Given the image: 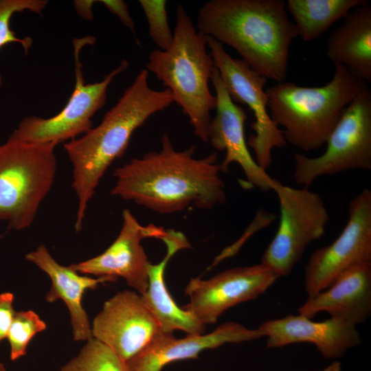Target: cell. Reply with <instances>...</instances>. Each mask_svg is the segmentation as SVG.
Instances as JSON below:
<instances>
[{
	"label": "cell",
	"mask_w": 371,
	"mask_h": 371,
	"mask_svg": "<svg viewBox=\"0 0 371 371\" xmlns=\"http://www.w3.org/2000/svg\"><path fill=\"white\" fill-rule=\"evenodd\" d=\"M195 150V146L178 150L164 135L159 151L133 159L115 170L111 194L163 214L190 205L210 210L224 203L225 186L216 153L196 158Z\"/></svg>",
	"instance_id": "6da1fadb"
},
{
	"label": "cell",
	"mask_w": 371,
	"mask_h": 371,
	"mask_svg": "<svg viewBox=\"0 0 371 371\" xmlns=\"http://www.w3.org/2000/svg\"><path fill=\"white\" fill-rule=\"evenodd\" d=\"M196 29L234 48L252 69L286 81L289 48L298 36L282 0H211L199 10Z\"/></svg>",
	"instance_id": "7a4b0ae2"
},
{
	"label": "cell",
	"mask_w": 371,
	"mask_h": 371,
	"mask_svg": "<svg viewBox=\"0 0 371 371\" xmlns=\"http://www.w3.org/2000/svg\"><path fill=\"white\" fill-rule=\"evenodd\" d=\"M174 102L171 92L148 85L142 69L102 122L80 137L64 144L73 166L72 187L78 198L75 229H82L88 203L110 165L125 153L133 133L153 115Z\"/></svg>",
	"instance_id": "3957f363"
},
{
	"label": "cell",
	"mask_w": 371,
	"mask_h": 371,
	"mask_svg": "<svg viewBox=\"0 0 371 371\" xmlns=\"http://www.w3.org/2000/svg\"><path fill=\"white\" fill-rule=\"evenodd\" d=\"M333 78L321 87L284 81L267 88L268 111L286 143L311 151L324 146L344 109L367 83L344 66L333 63Z\"/></svg>",
	"instance_id": "277c9868"
},
{
	"label": "cell",
	"mask_w": 371,
	"mask_h": 371,
	"mask_svg": "<svg viewBox=\"0 0 371 371\" xmlns=\"http://www.w3.org/2000/svg\"><path fill=\"white\" fill-rule=\"evenodd\" d=\"M173 41L166 50L149 53L146 68L168 89L203 142H208L216 98L209 82L214 67L207 52L206 36L198 31L181 4L176 9Z\"/></svg>",
	"instance_id": "5b68a950"
},
{
	"label": "cell",
	"mask_w": 371,
	"mask_h": 371,
	"mask_svg": "<svg viewBox=\"0 0 371 371\" xmlns=\"http://www.w3.org/2000/svg\"><path fill=\"white\" fill-rule=\"evenodd\" d=\"M56 145L28 143L14 131L0 144V221L9 229L21 230L33 223L54 181Z\"/></svg>",
	"instance_id": "8992f818"
},
{
	"label": "cell",
	"mask_w": 371,
	"mask_h": 371,
	"mask_svg": "<svg viewBox=\"0 0 371 371\" xmlns=\"http://www.w3.org/2000/svg\"><path fill=\"white\" fill-rule=\"evenodd\" d=\"M324 153H295L293 177L306 188L319 177L348 170H371V89L362 90L344 109Z\"/></svg>",
	"instance_id": "52a82bcc"
},
{
	"label": "cell",
	"mask_w": 371,
	"mask_h": 371,
	"mask_svg": "<svg viewBox=\"0 0 371 371\" xmlns=\"http://www.w3.org/2000/svg\"><path fill=\"white\" fill-rule=\"evenodd\" d=\"M273 190L278 198L280 222L260 263L280 277L286 276L306 248L324 235L330 217L321 196L308 188H295L276 180Z\"/></svg>",
	"instance_id": "ba28073f"
},
{
	"label": "cell",
	"mask_w": 371,
	"mask_h": 371,
	"mask_svg": "<svg viewBox=\"0 0 371 371\" xmlns=\"http://www.w3.org/2000/svg\"><path fill=\"white\" fill-rule=\"evenodd\" d=\"M93 36L74 40L76 83L65 107L49 118L30 116L23 118L14 131L21 140L32 144H46L76 139L92 128L91 119L106 102V92L113 79L125 71L128 62L124 59L103 80L86 84L82 71L80 53L86 45L95 43Z\"/></svg>",
	"instance_id": "9c48e42d"
},
{
	"label": "cell",
	"mask_w": 371,
	"mask_h": 371,
	"mask_svg": "<svg viewBox=\"0 0 371 371\" xmlns=\"http://www.w3.org/2000/svg\"><path fill=\"white\" fill-rule=\"evenodd\" d=\"M214 65L231 99L236 104L247 106L255 121L251 124L254 133L247 141L257 164L266 170L272 162L273 148H283L287 143L282 130L271 120L268 111V98L264 90L267 78L252 69L244 60L232 57L223 45L206 36Z\"/></svg>",
	"instance_id": "30bf717a"
},
{
	"label": "cell",
	"mask_w": 371,
	"mask_h": 371,
	"mask_svg": "<svg viewBox=\"0 0 371 371\" xmlns=\"http://www.w3.org/2000/svg\"><path fill=\"white\" fill-rule=\"evenodd\" d=\"M371 261V191L363 189L350 202L348 220L330 245L315 250L305 267L308 297L327 289L346 270Z\"/></svg>",
	"instance_id": "8fae6325"
},
{
	"label": "cell",
	"mask_w": 371,
	"mask_h": 371,
	"mask_svg": "<svg viewBox=\"0 0 371 371\" xmlns=\"http://www.w3.org/2000/svg\"><path fill=\"white\" fill-rule=\"evenodd\" d=\"M280 278L260 263L229 269L208 280L192 278L185 289L190 301L183 308L205 326L214 324L226 310L258 297Z\"/></svg>",
	"instance_id": "7c38bea8"
},
{
	"label": "cell",
	"mask_w": 371,
	"mask_h": 371,
	"mask_svg": "<svg viewBox=\"0 0 371 371\" xmlns=\"http://www.w3.org/2000/svg\"><path fill=\"white\" fill-rule=\"evenodd\" d=\"M93 337L127 362L146 349L162 332L160 324L141 295L118 292L105 302L93 321Z\"/></svg>",
	"instance_id": "4fadbf2b"
},
{
	"label": "cell",
	"mask_w": 371,
	"mask_h": 371,
	"mask_svg": "<svg viewBox=\"0 0 371 371\" xmlns=\"http://www.w3.org/2000/svg\"><path fill=\"white\" fill-rule=\"evenodd\" d=\"M166 229L154 224L144 226L128 209L122 212V225L113 243L101 254L70 267L79 273L123 278L128 286L144 295L148 286V259L142 240L161 239Z\"/></svg>",
	"instance_id": "5bb4252c"
},
{
	"label": "cell",
	"mask_w": 371,
	"mask_h": 371,
	"mask_svg": "<svg viewBox=\"0 0 371 371\" xmlns=\"http://www.w3.org/2000/svg\"><path fill=\"white\" fill-rule=\"evenodd\" d=\"M210 81L215 90L216 105L210 125L208 142L216 150L225 151V159L220 164L221 170L226 172L231 164L237 163L251 186L264 192L273 190L276 179L257 164L248 149L245 136V111L231 99L215 67Z\"/></svg>",
	"instance_id": "9a60e30c"
},
{
	"label": "cell",
	"mask_w": 371,
	"mask_h": 371,
	"mask_svg": "<svg viewBox=\"0 0 371 371\" xmlns=\"http://www.w3.org/2000/svg\"><path fill=\"white\" fill-rule=\"evenodd\" d=\"M258 328L267 337L269 348L308 342L313 344L326 359L341 357L361 342L356 326L331 317L323 322H313L300 314H289L265 321Z\"/></svg>",
	"instance_id": "2e32d148"
},
{
	"label": "cell",
	"mask_w": 371,
	"mask_h": 371,
	"mask_svg": "<svg viewBox=\"0 0 371 371\" xmlns=\"http://www.w3.org/2000/svg\"><path fill=\"white\" fill-rule=\"evenodd\" d=\"M262 337L263 333L258 328L250 329L236 322L223 323L207 335H188L180 339L162 331L146 349L126 363L130 371H161L172 362L196 359L204 350Z\"/></svg>",
	"instance_id": "e0dca14e"
},
{
	"label": "cell",
	"mask_w": 371,
	"mask_h": 371,
	"mask_svg": "<svg viewBox=\"0 0 371 371\" xmlns=\"http://www.w3.org/2000/svg\"><path fill=\"white\" fill-rule=\"evenodd\" d=\"M322 311L355 326L368 319L371 313V261L352 266L327 289L308 297L298 308L299 314L308 318Z\"/></svg>",
	"instance_id": "ac0fdd59"
},
{
	"label": "cell",
	"mask_w": 371,
	"mask_h": 371,
	"mask_svg": "<svg viewBox=\"0 0 371 371\" xmlns=\"http://www.w3.org/2000/svg\"><path fill=\"white\" fill-rule=\"evenodd\" d=\"M25 259L34 263L50 278L52 285L45 299L48 302L62 300L71 317L74 341H88L93 338L89 317L82 305L83 294L87 289H95L100 283L117 279L101 276L93 278L80 275L70 266L58 263L44 245L25 255Z\"/></svg>",
	"instance_id": "d6986e66"
},
{
	"label": "cell",
	"mask_w": 371,
	"mask_h": 371,
	"mask_svg": "<svg viewBox=\"0 0 371 371\" xmlns=\"http://www.w3.org/2000/svg\"><path fill=\"white\" fill-rule=\"evenodd\" d=\"M161 240L166 246V254L159 263L150 265L148 286L146 292L141 295L142 300L158 320L163 332L172 333L180 330L188 335L203 334L205 326L190 313L177 306L164 279L170 259L179 251L190 248V243L182 232L171 229L166 231Z\"/></svg>",
	"instance_id": "ffe728a7"
},
{
	"label": "cell",
	"mask_w": 371,
	"mask_h": 371,
	"mask_svg": "<svg viewBox=\"0 0 371 371\" xmlns=\"http://www.w3.org/2000/svg\"><path fill=\"white\" fill-rule=\"evenodd\" d=\"M327 39L326 54L364 82H371V5L356 7Z\"/></svg>",
	"instance_id": "44dd1931"
},
{
	"label": "cell",
	"mask_w": 371,
	"mask_h": 371,
	"mask_svg": "<svg viewBox=\"0 0 371 371\" xmlns=\"http://www.w3.org/2000/svg\"><path fill=\"white\" fill-rule=\"evenodd\" d=\"M367 3L366 0H288L286 8L293 16L298 36L311 42L354 8Z\"/></svg>",
	"instance_id": "7402d4cb"
},
{
	"label": "cell",
	"mask_w": 371,
	"mask_h": 371,
	"mask_svg": "<svg viewBox=\"0 0 371 371\" xmlns=\"http://www.w3.org/2000/svg\"><path fill=\"white\" fill-rule=\"evenodd\" d=\"M60 371H130L126 361L109 347L95 339L87 341L77 356Z\"/></svg>",
	"instance_id": "603a6c76"
},
{
	"label": "cell",
	"mask_w": 371,
	"mask_h": 371,
	"mask_svg": "<svg viewBox=\"0 0 371 371\" xmlns=\"http://www.w3.org/2000/svg\"><path fill=\"white\" fill-rule=\"evenodd\" d=\"M47 5L46 0H0V49L4 45L16 43H19L27 54L32 47V39L26 36L21 38L16 36L10 28V19L16 12L25 10L41 14ZM3 82L0 74V87Z\"/></svg>",
	"instance_id": "cb8c5ba5"
},
{
	"label": "cell",
	"mask_w": 371,
	"mask_h": 371,
	"mask_svg": "<svg viewBox=\"0 0 371 371\" xmlns=\"http://www.w3.org/2000/svg\"><path fill=\"white\" fill-rule=\"evenodd\" d=\"M46 328L45 322L35 312L16 311L7 336L10 347V359L14 361L25 356L32 337Z\"/></svg>",
	"instance_id": "d4e9b609"
},
{
	"label": "cell",
	"mask_w": 371,
	"mask_h": 371,
	"mask_svg": "<svg viewBox=\"0 0 371 371\" xmlns=\"http://www.w3.org/2000/svg\"><path fill=\"white\" fill-rule=\"evenodd\" d=\"M148 24V34L159 49L166 50L172 43L173 32L168 21L165 0H139Z\"/></svg>",
	"instance_id": "484cf974"
},
{
	"label": "cell",
	"mask_w": 371,
	"mask_h": 371,
	"mask_svg": "<svg viewBox=\"0 0 371 371\" xmlns=\"http://www.w3.org/2000/svg\"><path fill=\"white\" fill-rule=\"evenodd\" d=\"M14 296L10 292L0 294V342L7 338L15 311L13 307Z\"/></svg>",
	"instance_id": "4316f807"
},
{
	"label": "cell",
	"mask_w": 371,
	"mask_h": 371,
	"mask_svg": "<svg viewBox=\"0 0 371 371\" xmlns=\"http://www.w3.org/2000/svg\"><path fill=\"white\" fill-rule=\"evenodd\" d=\"M100 2L111 13L115 14L122 23L135 35L134 21L128 12L127 5L124 1L121 0H102Z\"/></svg>",
	"instance_id": "83f0119b"
},
{
	"label": "cell",
	"mask_w": 371,
	"mask_h": 371,
	"mask_svg": "<svg viewBox=\"0 0 371 371\" xmlns=\"http://www.w3.org/2000/svg\"><path fill=\"white\" fill-rule=\"evenodd\" d=\"M94 1H75L74 5L78 13L85 19H92L91 7Z\"/></svg>",
	"instance_id": "f1b7e54d"
},
{
	"label": "cell",
	"mask_w": 371,
	"mask_h": 371,
	"mask_svg": "<svg viewBox=\"0 0 371 371\" xmlns=\"http://www.w3.org/2000/svg\"><path fill=\"white\" fill-rule=\"evenodd\" d=\"M341 366L339 361H335L324 368L322 371H341Z\"/></svg>",
	"instance_id": "f546056e"
},
{
	"label": "cell",
	"mask_w": 371,
	"mask_h": 371,
	"mask_svg": "<svg viewBox=\"0 0 371 371\" xmlns=\"http://www.w3.org/2000/svg\"><path fill=\"white\" fill-rule=\"evenodd\" d=\"M0 371H6L4 364L1 362H0Z\"/></svg>",
	"instance_id": "4dcf8cb0"
}]
</instances>
